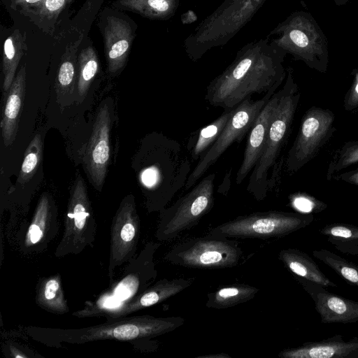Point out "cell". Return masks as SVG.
<instances>
[{"mask_svg":"<svg viewBox=\"0 0 358 358\" xmlns=\"http://www.w3.org/2000/svg\"><path fill=\"white\" fill-rule=\"evenodd\" d=\"M278 259L294 276L300 277L324 287H337L320 270L316 262L306 252L294 248L280 251Z\"/></svg>","mask_w":358,"mask_h":358,"instance_id":"obj_20","label":"cell"},{"mask_svg":"<svg viewBox=\"0 0 358 358\" xmlns=\"http://www.w3.org/2000/svg\"><path fill=\"white\" fill-rule=\"evenodd\" d=\"M338 180H341L346 182L358 185V168L349 171L343 172L337 177Z\"/></svg>","mask_w":358,"mask_h":358,"instance_id":"obj_36","label":"cell"},{"mask_svg":"<svg viewBox=\"0 0 358 358\" xmlns=\"http://www.w3.org/2000/svg\"><path fill=\"white\" fill-rule=\"evenodd\" d=\"M115 4L149 19L166 20L177 12L180 0H117Z\"/></svg>","mask_w":358,"mask_h":358,"instance_id":"obj_22","label":"cell"},{"mask_svg":"<svg viewBox=\"0 0 358 358\" xmlns=\"http://www.w3.org/2000/svg\"><path fill=\"white\" fill-rule=\"evenodd\" d=\"M76 66V50L71 48L64 55L59 68L56 80L58 98L73 92L77 79Z\"/></svg>","mask_w":358,"mask_h":358,"instance_id":"obj_30","label":"cell"},{"mask_svg":"<svg viewBox=\"0 0 358 358\" xmlns=\"http://www.w3.org/2000/svg\"><path fill=\"white\" fill-rule=\"evenodd\" d=\"M134 39L127 22L115 16L107 18L104 29L105 55L108 71L115 73L125 64Z\"/></svg>","mask_w":358,"mask_h":358,"instance_id":"obj_18","label":"cell"},{"mask_svg":"<svg viewBox=\"0 0 358 358\" xmlns=\"http://www.w3.org/2000/svg\"><path fill=\"white\" fill-rule=\"evenodd\" d=\"M286 55L268 37L245 44L208 85L205 99L213 106L229 110L254 94L279 87L286 77L283 66Z\"/></svg>","mask_w":358,"mask_h":358,"instance_id":"obj_1","label":"cell"},{"mask_svg":"<svg viewBox=\"0 0 358 358\" xmlns=\"http://www.w3.org/2000/svg\"><path fill=\"white\" fill-rule=\"evenodd\" d=\"M259 289L245 284L227 286L209 292L206 306L209 308L224 309L232 308L252 299Z\"/></svg>","mask_w":358,"mask_h":358,"instance_id":"obj_23","label":"cell"},{"mask_svg":"<svg viewBox=\"0 0 358 358\" xmlns=\"http://www.w3.org/2000/svg\"><path fill=\"white\" fill-rule=\"evenodd\" d=\"M356 163H358V141L348 142L335 153L329 163L327 178H331L336 173Z\"/></svg>","mask_w":358,"mask_h":358,"instance_id":"obj_32","label":"cell"},{"mask_svg":"<svg viewBox=\"0 0 358 358\" xmlns=\"http://www.w3.org/2000/svg\"><path fill=\"white\" fill-rule=\"evenodd\" d=\"M96 222L87 187L77 174L71 187L64 220V231L55 250L57 257L78 254L95 238Z\"/></svg>","mask_w":358,"mask_h":358,"instance_id":"obj_10","label":"cell"},{"mask_svg":"<svg viewBox=\"0 0 358 358\" xmlns=\"http://www.w3.org/2000/svg\"><path fill=\"white\" fill-rule=\"evenodd\" d=\"M344 106L348 110L358 108V72L355 74L351 87L346 93Z\"/></svg>","mask_w":358,"mask_h":358,"instance_id":"obj_35","label":"cell"},{"mask_svg":"<svg viewBox=\"0 0 358 358\" xmlns=\"http://www.w3.org/2000/svg\"><path fill=\"white\" fill-rule=\"evenodd\" d=\"M315 26L309 14L294 12L270 32L269 36H276L270 41L296 59L324 72L327 66V51L324 37L320 27Z\"/></svg>","mask_w":358,"mask_h":358,"instance_id":"obj_5","label":"cell"},{"mask_svg":"<svg viewBox=\"0 0 358 358\" xmlns=\"http://www.w3.org/2000/svg\"><path fill=\"white\" fill-rule=\"evenodd\" d=\"M334 115L327 109L312 107L303 115L295 141L288 152L286 166L295 172L308 163L334 132Z\"/></svg>","mask_w":358,"mask_h":358,"instance_id":"obj_11","label":"cell"},{"mask_svg":"<svg viewBox=\"0 0 358 358\" xmlns=\"http://www.w3.org/2000/svg\"><path fill=\"white\" fill-rule=\"evenodd\" d=\"M52 209L48 196L41 195L25 236L24 243L30 246L45 240L50 231Z\"/></svg>","mask_w":358,"mask_h":358,"instance_id":"obj_26","label":"cell"},{"mask_svg":"<svg viewBox=\"0 0 358 358\" xmlns=\"http://www.w3.org/2000/svg\"><path fill=\"white\" fill-rule=\"evenodd\" d=\"M184 322L185 319L181 317L138 315L108 318L104 323L78 329L29 327L27 331L36 341L52 345L58 343L80 344L103 340L138 341L173 331Z\"/></svg>","mask_w":358,"mask_h":358,"instance_id":"obj_2","label":"cell"},{"mask_svg":"<svg viewBox=\"0 0 358 358\" xmlns=\"http://www.w3.org/2000/svg\"><path fill=\"white\" fill-rule=\"evenodd\" d=\"M278 87V86L273 87L258 100L253 101L250 96L235 108L233 115L219 138L199 159L195 168L188 176L185 185V189H189L195 185L231 145L234 142L239 143L242 141L249 133L262 108Z\"/></svg>","mask_w":358,"mask_h":358,"instance_id":"obj_9","label":"cell"},{"mask_svg":"<svg viewBox=\"0 0 358 358\" xmlns=\"http://www.w3.org/2000/svg\"><path fill=\"white\" fill-rule=\"evenodd\" d=\"M25 66H22L15 76L8 92L1 122V134L5 146L15 141L19 118L25 94Z\"/></svg>","mask_w":358,"mask_h":358,"instance_id":"obj_19","label":"cell"},{"mask_svg":"<svg viewBox=\"0 0 358 358\" xmlns=\"http://www.w3.org/2000/svg\"><path fill=\"white\" fill-rule=\"evenodd\" d=\"M281 90L263 154L252 169L247 187V190L257 199H262L266 195L268 172L275 164L288 136L300 99L298 86L290 69H287L286 80Z\"/></svg>","mask_w":358,"mask_h":358,"instance_id":"obj_4","label":"cell"},{"mask_svg":"<svg viewBox=\"0 0 358 358\" xmlns=\"http://www.w3.org/2000/svg\"><path fill=\"white\" fill-rule=\"evenodd\" d=\"M66 2L67 0H43L34 11L42 17H57Z\"/></svg>","mask_w":358,"mask_h":358,"instance_id":"obj_34","label":"cell"},{"mask_svg":"<svg viewBox=\"0 0 358 358\" xmlns=\"http://www.w3.org/2000/svg\"><path fill=\"white\" fill-rule=\"evenodd\" d=\"M327 241L338 251L358 255V227L351 224H328L320 230Z\"/></svg>","mask_w":358,"mask_h":358,"instance_id":"obj_24","label":"cell"},{"mask_svg":"<svg viewBox=\"0 0 358 358\" xmlns=\"http://www.w3.org/2000/svg\"><path fill=\"white\" fill-rule=\"evenodd\" d=\"M312 254L345 280L358 287V263L349 261L326 249L313 250Z\"/></svg>","mask_w":358,"mask_h":358,"instance_id":"obj_29","label":"cell"},{"mask_svg":"<svg viewBox=\"0 0 358 358\" xmlns=\"http://www.w3.org/2000/svg\"><path fill=\"white\" fill-rule=\"evenodd\" d=\"M111 116L107 103L100 106L84 153V164L92 184L101 188L107 173L110 156Z\"/></svg>","mask_w":358,"mask_h":358,"instance_id":"obj_13","label":"cell"},{"mask_svg":"<svg viewBox=\"0 0 358 358\" xmlns=\"http://www.w3.org/2000/svg\"><path fill=\"white\" fill-rule=\"evenodd\" d=\"M215 178V173L208 175L173 205L162 210L157 232L159 240L173 239L190 229L212 209Z\"/></svg>","mask_w":358,"mask_h":358,"instance_id":"obj_8","label":"cell"},{"mask_svg":"<svg viewBox=\"0 0 358 358\" xmlns=\"http://www.w3.org/2000/svg\"><path fill=\"white\" fill-rule=\"evenodd\" d=\"M42 153V138L40 134H36L24 152L18 178L20 182L24 184L34 176L41 161Z\"/></svg>","mask_w":358,"mask_h":358,"instance_id":"obj_31","label":"cell"},{"mask_svg":"<svg viewBox=\"0 0 358 358\" xmlns=\"http://www.w3.org/2000/svg\"><path fill=\"white\" fill-rule=\"evenodd\" d=\"M266 0H225L185 39L184 48L193 62L208 51L226 45L254 17Z\"/></svg>","mask_w":358,"mask_h":358,"instance_id":"obj_3","label":"cell"},{"mask_svg":"<svg viewBox=\"0 0 358 358\" xmlns=\"http://www.w3.org/2000/svg\"><path fill=\"white\" fill-rule=\"evenodd\" d=\"M313 221L314 216L310 213L257 212L222 223L209 234L231 238H279L303 229Z\"/></svg>","mask_w":358,"mask_h":358,"instance_id":"obj_6","label":"cell"},{"mask_svg":"<svg viewBox=\"0 0 358 358\" xmlns=\"http://www.w3.org/2000/svg\"><path fill=\"white\" fill-rule=\"evenodd\" d=\"M194 278L162 279L117 308L100 310L107 318L124 317L134 312L162 303L189 287Z\"/></svg>","mask_w":358,"mask_h":358,"instance_id":"obj_16","label":"cell"},{"mask_svg":"<svg viewBox=\"0 0 358 358\" xmlns=\"http://www.w3.org/2000/svg\"><path fill=\"white\" fill-rule=\"evenodd\" d=\"M234 109L224 110L216 120L199 130L191 151L194 161L200 159L215 143L233 115Z\"/></svg>","mask_w":358,"mask_h":358,"instance_id":"obj_27","label":"cell"},{"mask_svg":"<svg viewBox=\"0 0 358 358\" xmlns=\"http://www.w3.org/2000/svg\"><path fill=\"white\" fill-rule=\"evenodd\" d=\"M226 358V357H228V358H230V356H229L227 354H225V353H221V354H217V355H202V356H199L198 357V358Z\"/></svg>","mask_w":358,"mask_h":358,"instance_id":"obj_38","label":"cell"},{"mask_svg":"<svg viewBox=\"0 0 358 358\" xmlns=\"http://www.w3.org/2000/svg\"><path fill=\"white\" fill-rule=\"evenodd\" d=\"M291 203L296 210L303 213H317L327 207L326 204L308 195L296 194L291 199Z\"/></svg>","mask_w":358,"mask_h":358,"instance_id":"obj_33","label":"cell"},{"mask_svg":"<svg viewBox=\"0 0 358 358\" xmlns=\"http://www.w3.org/2000/svg\"><path fill=\"white\" fill-rule=\"evenodd\" d=\"M43 0H13L17 6H20L24 8H30L34 7L35 8L41 4Z\"/></svg>","mask_w":358,"mask_h":358,"instance_id":"obj_37","label":"cell"},{"mask_svg":"<svg viewBox=\"0 0 358 358\" xmlns=\"http://www.w3.org/2000/svg\"><path fill=\"white\" fill-rule=\"evenodd\" d=\"M280 358H358V336L345 341L336 334L318 341H308L301 346L278 353Z\"/></svg>","mask_w":358,"mask_h":358,"instance_id":"obj_17","label":"cell"},{"mask_svg":"<svg viewBox=\"0 0 358 358\" xmlns=\"http://www.w3.org/2000/svg\"><path fill=\"white\" fill-rule=\"evenodd\" d=\"M282 90L275 92L262 108L248 134L243 157L238 170L236 182L239 185L253 169L262 157L270 126L275 115Z\"/></svg>","mask_w":358,"mask_h":358,"instance_id":"obj_15","label":"cell"},{"mask_svg":"<svg viewBox=\"0 0 358 358\" xmlns=\"http://www.w3.org/2000/svg\"><path fill=\"white\" fill-rule=\"evenodd\" d=\"M36 303L47 312L62 315L69 312L61 276L52 275L38 280L36 287Z\"/></svg>","mask_w":358,"mask_h":358,"instance_id":"obj_21","label":"cell"},{"mask_svg":"<svg viewBox=\"0 0 358 358\" xmlns=\"http://www.w3.org/2000/svg\"><path fill=\"white\" fill-rule=\"evenodd\" d=\"M99 70V59L92 46L83 49L78 57L77 89L79 98H85L88 90Z\"/></svg>","mask_w":358,"mask_h":358,"instance_id":"obj_28","label":"cell"},{"mask_svg":"<svg viewBox=\"0 0 358 358\" xmlns=\"http://www.w3.org/2000/svg\"><path fill=\"white\" fill-rule=\"evenodd\" d=\"M140 236V218L133 196L126 197L118 208L111 224L108 275L134 255Z\"/></svg>","mask_w":358,"mask_h":358,"instance_id":"obj_12","label":"cell"},{"mask_svg":"<svg viewBox=\"0 0 358 358\" xmlns=\"http://www.w3.org/2000/svg\"><path fill=\"white\" fill-rule=\"evenodd\" d=\"M313 300L323 324H350L358 322V301L329 292L325 287L294 276Z\"/></svg>","mask_w":358,"mask_h":358,"instance_id":"obj_14","label":"cell"},{"mask_svg":"<svg viewBox=\"0 0 358 358\" xmlns=\"http://www.w3.org/2000/svg\"><path fill=\"white\" fill-rule=\"evenodd\" d=\"M337 5H343L346 2L348 1V0H334Z\"/></svg>","mask_w":358,"mask_h":358,"instance_id":"obj_39","label":"cell"},{"mask_svg":"<svg viewBox=\"0 0 358 358\" xmlns=\"http://www.w3.org/2000/svg\"><path fill=\"white\" fill-rule=\"evenodd\" d=\"M24 39L18 29H15L4 41L2 59L4 94L8 93L15 77L18 64L24 53Z\"/></svg>","mask_w":358,"mask_h":358,"instance_id":"obj_25","label":"cell"},{"mask_svg":"<svg viewBox=\"0 0 358 358\" xmlns=\"http://www.w3.org/2000/svg\"><path fill=\"white\" fill-rule=\"evenodd\" d=\"M242 255L240 245L233 238L209 234L175 245L165 259L185 268L217 269L237 266Z\"/></svg>","mask_w":358,"mask_h":358,"instance_id":"obj_7","label":"cell"}]
</instances>
